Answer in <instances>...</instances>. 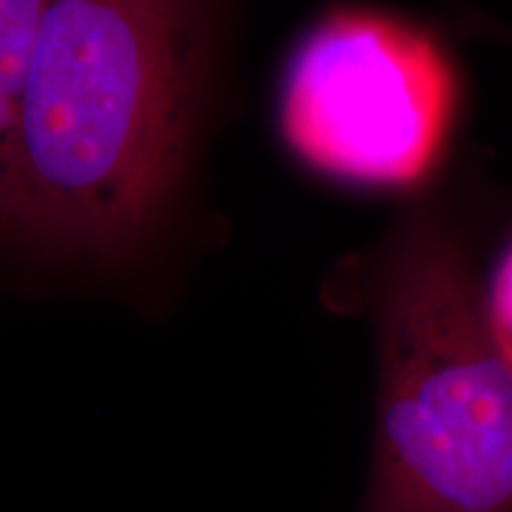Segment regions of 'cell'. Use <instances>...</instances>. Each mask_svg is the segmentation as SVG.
Instances as JSON below:
<instances>
[{
	"mask_svg": "<svg viewBox=\"0 0 512 512\" xmlns=\"http://www.w3.org/2000/svg\"><path fill=\"white\" fill-rule=\"evenodd\" d=\"M456 107V72L430 34L377 12L335 10L292 55L280 128L318 174L406 188L434 169Z\"/></svg>",
	"mask_w": 512,
	"mask_h": 512,
	"instance_id": "3957f363",
	"label": "cell"
},
{
	"mask_svg": "<svg viewBox=\"0 0 512 512\" xmlns=\"http://www.w3.org/2000/svg\"><path fill=\"white\" fill-rule=\"evenodd\" d=\"M46 0H0V233L10 197L19 107Z\"/></svg>",
	"mask_w": 512,
	"mask_h": 512,
	"instance_id": "277c9868",
	"label": "cell"
},
{
	"mask_svg": "<svg viewBox=\"0 0 512 512\" xmlns=\"http://www.w3.org/2000/svg\"><path fill=\"white\" fill-rule=\"evenodd\" d=\"M375 347V446L358 512H512V361L486 313L479 235L451 202L401 211L323 283Z\"/></svg>",
	"mask_w": 512,
	"mask_h": 512,
	"instance_id": "7a4b0ae2",
	"label": "cell"
},
{
	"mask_svg": "<svg viewBox=\"0 0 512 512\" xmlns=\"http://www.w3.org/2000/svg\"><path fill=\"white\" fill-rule=\"evenodd\" d=\"M211 81L209 0H46L0 259L117 268L181 200Z\"/></svg>",
	"mask_w": 512,
	"mask_h": 512,
	"instance_id": "6da1fadb",
	"label": "cell"
},
{
	"mask_svg": "<svg viewBox=\"0 0 512 512\" xmlns=\"http://www.w3.org/2000/svg\"><path fill=\"white\" fill-rule=\"evenodd\" d=\"M484 299L491 328L512 361V242L498 259L489 283L484 285Z\"/></svg>",
	"mask_w": 512,
	"mask_h": 512,
	"instance_id": "5b68a950",
	"label": "cell"
},
{
	"mask_svg": "<svg viewBox=\"0 0 512 512\" xmlns=\"http://www.w3.org/2000/svg\"><path fill=\"white\" fill-rule=\"evenodd\" d=\"M482 34H494L496 38H505V41L512 46V34L510 31H501V29H494V27H482Z\"/></svg>",
	"mask_w": 512,
	"mask_h": 512,
	"instance_id": "8992f818",
	"label": "cell"
}]
</instances>
